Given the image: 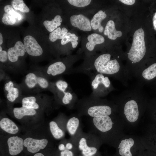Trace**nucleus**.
I'll return each mask as SVG.
<instances>
[{
	"label": "nucleus",
	"mask_w": 156,
	"mask_h": 156,
	"mask_svg": "<svg viewBox=\"0 0 156 156\" xmlns=\"http://www.w3.org/2000/svg\"><path fill=\"white\" fill-rule=\"evenodd\" d=\"M7 144L10 154L13 156L20 153L23 150L24 141L17 136H12L8 140Z\"/></svg>",
	"instance_id": "15"
},
{
	"label": "nucleus",
	"mask_w": 156,
	"mask_h": 156,
	"mask_svg": "<svg viewBox=\"0 0 156 156\" xmlns=\"http://www.w3.org/2000/svg\"><path fill=\"white\" fill-rule=\"evenodd\" d=\"M62 19L60 16L56 15L51 21L45 20L43 24L46 29L49 32H52L60 26Z\"/></svg>",
	"instance_id": "23"
},
{
	"label": "nucleus",
	"mask_w": 156,
	"mask_h": 156,
	"mask_svg": "<svg viewBox=\"0 0 156 156\" xmlns=\"http://www.w3.org/2000/svg\"><path fill=\"white\" fill-rule=\"evenodd\" d=\"M0 126L2 129L10 134H16L19 130L16 124L7 118H3L1 120Z\"/></svg>",
	"instance_id": "20"
},
{
	"label": "nucleus",
	"mask_w": 156,
	"mask_h": 156,
	"mask_svg": "<svg viewBox=\"0 0 156 156\" xmlns=\"http://www.w3.org/2000/svg\"><path fill=\"white\" fill-rule=\"evenodd\" d=\"M4 85L3 90L7 100L13 102L21 96L22 91L20 85L10 79H7Z\"/></svg>",
	"instance_id": "8"
},
{
	"label": "nucleus",
	"mask_w": 156,
	"mask_h": 156,
	"mask_svg": "<svg viewBox=\"0 0 156 156\" xmlns=\"http://www.w3.org/2000/svg\"><path fill=\"white\" fill-rule=\"evenodd\" d=\"M78 38L75 34H72L68 32L63 38L62 39L61 43L62 45H65L70 42H72L75 41H77Z\"/></svg>",
	"instance_id": "30"
},
{
	"label": "nucleus",
	"mask_w": 156,
	"mask_h": 156,
	"mask_svg": "<svg viewBox=\"0 0 156 156\" xmlns=\"http://www.w3.org/2000/svg\"><path fill=\"white\" fill-rule=\"evenodd\" d=\"M134 144V141L132 138L122 140L118 147L119 155L120 156H132L131 149Z\"/></svg>",
	"instance_id": "17"
},
{
	"label": "nucleus",
	"mask_w": 156,
	"mask_h": 156,
	"mask_svg": "<svg viewBox=\"0 0 156 156\" xmlns=\"http://www.w3.org/2000/svg\"><path fill=\"white\" fill-rule=\"evenodd\" d=\"M153 22L154 29L156 31V12H155L153 17Z\"/></svg>",
	"instance_id": "37"
},
{
	"label": "nucleus",
	"mask_w": 156,
	"mask_h": 156,
	"mask_svg": "<svg viewBox=\"0 0 156 156\" xmlns=\"http://www.w3.org/2000/svg\"><path fill=\"white\" fill-rule=\"evenodd\" d=\"M13 112L14 116L18 119H21L24 116H33L36 113L35 109L22 107H15L13 109Z\"/></svg>",
	"instance_id": "22"
},
{
	"label": "nucleus",
	"mask_w": 156,
	"mask_h": 156,
	"mask_svg": "<svg viewBox=\"0 0 156 156\" xmlns=\"http://www.w3.org/2000/svg\"><path fill=\"white\" fill-rule=\"evenodd\" d=\"M3 43V37L2 34L0 33V45H1Z\"/></svg>",
	"instance_id": "40"
},
{
	"label": "nucleus",
	"mask_w": 156,
	"mask_h": 156,
	"mask_svg": "<svg viewBox=\"0 0 156 156\" xmlns=\"http://www.w3.org/2000/svg\"><path fill=\"white\" fill-rule=\"evenodd\" d=\"M75 107L77 114L80 116H86L92 118L99 116H110L112 112L110 106L102 104L98 98L90 96L78 100Z\"/></svg>",
	"instance_id": "2"
},
{
	"label": "nucleus",
	"mask_w": 156,
	"mask_h": 156,
	"mask_svg": "<svg viewBox=\"0 0 156 156\" xmlns=\"http://www.w3.org/2000/svg\"><path fill=\"white\" fill-rule=\"evenodd\" d=\"M120 1L124 4L128 5H131L133 4L135 2V0H120Z\"/></svg>",
	"instance_id": "36"
},
{
	"label": "nucleus",
	"mask_w": 156,
	"mask_h": 156,
	"mask_svg": "<svg viewBox=\"0 0 156 156\" xmlns=\"http://www.w3.org/2000/svg\"><path fill=\"white\" fill-rule=\"evenodd\" d=\"M57 100L60 101L63 105L70 109L75 107L78 100L77 95L70 88L61 94Z\"/></svg>",
	"instance_id": "16"
},
{
	"label": "nucleus",
	"mask_w": 156,
	"mask_h": 156,
	"mask_svg": "<svg viewBox=\"0 0 156 156\" xmlns=\"http://www.w3.org/2000/svg\"><path fill=\"white\" fill-rule=\"evenodd\" d=\"M87 39L88 42L86 43V47L90 51L94 50L96 45L102 43L105 41V39L102 36L96 33L89 35L87 37Z\"/></svg>",
	"instance_id": "21"
},
{
	"label": "nucleus",
	"mask_w": 156,
	"mask_h": 156,
	"mask_svg": "<svg viewBox=\"0 0 156 156\" xmlns=\"http://www.w3.org/2000/svg\"><path fill=\"white\" fill-rule=\"evenodd\" d=\"M67 29L65 27L62 29L59 27L51 32L49 35V39L52 42H54L57 40L62 39L68 33Z\"/></svg>",
	"instance_id": "24"
},
{
	"label": "nucleus",
	"mask_w": 156,
	"mask_h": 156,
	"mask_svg": "<svg viewBox=\"0 0 156 156\" xmlns=\"http://www.w3.org/2000/svg\"><path fill=\"white\" fill-rule=\"evenodd\" d=\"M60 154V156H75L76 153L73 151L66 149L61 151Z\"/></svg>",
	"instance_id": "35"
},
{
	"label": "nucleus",
	"mask_w": 156,
	"mask_h": 156,
	"mask_svg": "<svg viewBox=\"0 0 156 156\" xmlns=\"http://www.w3.org/2000/svg\"><path fill=\"white\" fill-rule=\"evenodd\" d=\"M57 91V99L60 95L66 91L70 88L68 83L66 81L62 79H59L54 82Z\"/></svg>",
	"instance_id": "26"
},
{
	"label": "nucleus",
	"mask_w": 156,
	"mask_h": 156,
	"mask_svg": "<svg viewBox=\"0 0 156 156\" xmlns=\"http://www.w3.org/2000/svg\"><path fill=\"white\" fill-rule=\"evenodd\" d=\"M48 143V141L46 139H37L29 137L24 141V146L27 148L29 152L32 153H37L44 149Z\"/></svg>",
	"instance_id": "11"
},
{
	"label": "nucleus",
	"mask_w": 156,
	"mask_h": 156,
	"mask_svg": "<svg viewBox=\"0 0 156 156\" xmlns=\"http://www.w3.org/2000/svg\"><path fill=\"white\" fill-rule=\"evenodd\" d=\"M80 117L77 114L70 116L66 123V129L71 137L75 136L81 129Z\"/></svg>",
	"instance_id": "14"
},
{
	"label": "nucleus",
	"mask_w": 156,
	"mask_h": 156,
	"mask_svg": "<svg viewBox=\"0 0 156 156\" xmlns=\"http://www.w3.org/2000/svg\"><path fill=\"white\" fill-rule=\"evenodd\" d=\"M49 125L50 131L55 138L59 139L64 136V131L59 127L55 122L53 121H51Z\"/></svg>",
	"instance_id": "25"
},
{
	"label": "nucleus",
	"mask_w": 156,
	"mask_h": 156,
	"mask_svg": "<svg viewBox=\"0 0 156 156\" xmlns=\"http://www.w3.org/2000/svg\"><path fill=\"white\" fill-rule=\"evenodd\" d=\"M70 140L74 144L77 153H80V155H93L98 152L100 140L94 133H84L81 129Z\"/></svg>",
	"instance_id": "3"
},
{
	"label": "nucleus",
	"mask_w": 156,
	"mask_h": 156,
	"mask_svg": "<svg viewBox=\"0 0 156 156\" xmlns=\"http://www.w3.org/2000/svg\"><path fill=\"white\" fill-rule=\"evenodd\" d=\"M77 156H99V154L98 152L96 154L93 155H79Z\"/></svg>",
	"instance_id": "41"
},
{
	"label": "nucleus",
	"mask_w": 156,
	"mask_h": 156,
	"mask_svg": "<svg viewBox=\"0 0 156 156\" xmlns=\"http://www.w3.org/2000/svg\"><path fill=\"white\" fill-rule=\"evenodd\" d=\"M142 75L147 80H151L156 77V63L153 64L144 70Z\"/></svg>",
	"instance_id": "27"
},
{
	"label": "nucleus",
	"mask_w": 156,
	"mask_h": 156,
	"mask_svg": "<svg viewBox=\"0 0 156 156\" xmlns=\"http://www.w3.org/2000/svg\"><path fill=\"white\" fill-rule=\"evenodd\" d=\"M17 20L16 17L14 15L5 13L2 18L3 23L8 25H12L15 23Z\"/></svg>",
	"instance_id": "29"
},
{
	"label": "nucleus",
	"mask_w": 156,
	"mask_h": 156,
	"mask_svg": "<svg viewBox=\"0 0 156 156\" xmlns=\"http://www.w3.org/2000/svg\"><path fill=\"white\" fill-rule=\"evenodd\" d=\"M22 107L34 109H37L39 108V105L37 102L22 103Z\"/></svg>",
	"instance_id": "33"
},
{
	"label": "nucleus",
	"mask_w": 156,
	"mask_h": 156,
	"mask_svg": "<svg viewBox=\"0 0 156 156\" xmlns=\"http://www.w3.org/2000/svg\"><path fill=\"white\" fill-rule=\"evenodd\" d=\"M4 10L5 13L15 16L18 21H20L22 19V16L19 13L15 11L13 8L12 5H7L5 6Z\"/></svg>",
	"instance_id": "32"
},
{
	"label": "nucleus",
	"mask_w": 156,
	"mask_h": 156,
	"mask_svg": "<svg viewBox=\"0 0 156 156\" xmlns=\"http://www.w3.org/2000/svg\"><path fill=\"white\" fill-rule=\"evenodd\" d=\"M92 118L93 133L95 134L107 133L113 128L114 123L109 116H97Z\"/></svg>",
	"instance_id": "7"
},
{
	"label": "nucleus",
	"mask_w": 156,
	"mask_h": 156,
	"mask_svg": "<svg viewBox=\"0 0 156 156\" xmlns=\"http://www.w3.org/2000/svg\"><path fill=\"white\" fill-rule=\"evenodd\" d=\"M71 25L79 29L84 31H90L92 30L90 20L83 14L74 15L70 18Z\"/></svg>",
	"instance_id": "12"
},
{
	"label": "nucleus",
	"mask_w": 156,
	"mask_h": 156,
	"mask_svg": "<svg viewBox=\"0 0 156 156\" xmlns=\"http://www.w3.org/2000/svg\"><path fill=\"white\" fill-rule=\"evenodd\" d=\"M11 4L13 8L16 10L25 13L29 11V8L23 0H13L11 2Z\"/></svg>",
	"instance_id": "28"
},
{
	"label": "nucleus",
	"mask_w": 156,
	"mask_h": 156,
	"mask_svg": "<svg viewBox=\"0 0 156 156\" xmlns=\"http://www.w3.org/2000/svg\"><path fill=\"white\" fill-rule=\"evenodd\" d=\"M72 44V47L73 48H75L76 47L78 44L77 41H75L71 43Z\"/></svg>",
	"instance_id": "39"
},
{
	"label": "nucleus",
	"mask_w": 156,
	"mask_h": 156,
	"mask_svg": "<svg viewBox=\"0 0 156 156\" xmlns=\"http://www.w3.org/2000/svg\"><path fill=\"white\" fill-rule=\"evenodd\" d=\"M124 114L130 122H134L137 120L139 117V111L138 105L135 101L131 100L126 103L124 107Z\"/></svg>",
	"instance_id": "13"
},
{
	"label": "nucleus",
	"mask_w": 156,
	"mask_h": 156,
	"mask_svg": "<svg viewBox=\"0 0 156 156\" xmlns=\"http://www.w3.org/2000/svg\"><path fill=\"white\" fill-rule=\"evenodd\" d=\"M132 63H134V62H132Z\"/></svg>",
	"instance_id": "44"
},
{
	"label": "nucleus",
	"mask_w": 156,
	"mask_h": 156,
	"mask_svg": "<svg viewBox=\"0 0 156 156\" xmlns=\"http://www.w3.org/2000/svg\"><path fill=\"white\" fill-rule=\"evenodd\" d=\"M8 61L14 64L17 62L19 57L24 56L26 52L24 44L21 41L16 42L14 47L7 51Z\"/></svg>",
	"instance_id": "10"
},
{
	"label": "nucleus",
	"mask_w": 156,
	"mask_h": 156,
	"mask_svg": "<svg viewBox=\"0 0 156 156\" xmlns=\"http://www.w3.org/2000/svg\"><path fill=\"white\" fill-rule=\"evenodd\" d=\"M90 79V83L92 92L90 96L95 98L102 94L105 90L109 89L111 83L109 78L101 73H92L88 75Z\"/></svg>",
	"instance_id": "5"
},
{
	"label": "nucleus",
	"mask_w": 156,
	"mask_h": 156,
	"mask_svg": "<svg viewBox=\"0 0 156 156\" xmlns=\"http://www.w3.org/2000/svg\"><path fill=\"white\" fill-rule=\"evenodd\" d=\"M59 149L61 151H63L65 150V145L63 143L60 144L58 146Z\"/></svg>",
	"instance_id": "38"
},
{
	"label": "nucleus",
	"mask_w": 156,
	"mask_h": 156,
	"mask_svg": "<svg viewBox=\"0 0 156 156\" xmlns=\"http://www.w3.org/2000/svg\"><path fill=\"white\" fill-rule=\"evenodd\" d=\"M71 5L78 7H83L88 5L91 3V0H68Z\"/></svg>",
	"instance_id": "31"
},
{
	"label": "nucleus",
	"mask_w": 156,
	"mask_h": 156,
	"mask_svg": "<svg viewBox=\"0 0 156 156\" xmlns=\"http://www.w3.org/2000/svg\"><path fill=\"white\" fill-rule=\"evenodd\" d=\"M25 49L28 54L32 57H40L43 53V50L36 40L30 35L26 36L23 39Z\"/></svg>",
	"instance_id": "9"
},
{
	"label": "nucleus",
	"mask_w": 156,
	"mask_h": 156,
	"mask_svg": "<svg viewBox=\"0 0 156 156\" xmlns=\"http://www.w3.org/2000/svg\"><path fill=\"white\" fill-rule=\"evenodd\" d=\"M145 34L142 28L134 32L131 48L129 52V59L134 63L139 62L144 57L146 49L144 40Z\"/></svg>",
	"instance_id": "4"
},
{
	"label": "nucleus",
	"mask_w": 156,
	"mask_h": 156,
	"mask_svg": "<svg viewBox=\"0 0 156 156\" xmlns=\"http://www.w3.org/2000/svg\"><path fill=\"white\" fill-rule=\"evenodd\" d=\"M2 51V49L1 46H0V51Z\"/></svg>",
	"instance_id": "43"
},
{
	"label": "nucleus",
	"mask_w": 156,
	"mask_h": 156,
	"mask_svg": "<svg viewBox=\"0 0 156 156\" xmlns=\"http://www.w3.org/2000/svg\"><path fill=\"white\" fill-rule=\"evenodd\" d=\"M103 33L104 35L107 36L108 38L112 40H115L117 37H120L122 34L121 31L116 30L115 23L112 20H109L107 23Z\"/></svg>",
	"instance_id": "19"
},
{
	"label": "nucleus",
	"mask_w": 156,
	"mask_h": 156,
	"mask_svg": "<svg viewBox=\"0 0 156 156\" xmlns=\"http://www.w3.org/2000/svg\"><path fill=\"white\" fill-rule=\"evenodd\" d=\"M34 156H44L43 154L40 153H37L35 154Z\"/></svg>",
	"instance_id": "42"
},
{
	"label": "nucleus",
	"mask_w": 156,
	"mask_h": 156,
	"mask_svg": "<svg viewBox=\"0 0 156 156\" xmlns=\"http://www.w3.org/2000/svg\"><path fill=\"white\" fill-rule=\"evenodd\" d=\"M107 16L105 12L102 10L99 11L95 14L90 21L92 28L94 30L98 29L99 32L101 33L104 30L103 27L101 25L102 21Z\"/></svg>",
	"instance_id": "18"
},
{
	"label": "nucleus",
	"mask_w": 156,
	"mask_h": 156,
	"mask_svg": "<svg viewBox=\"0 0 156 156\" xmlns=\"http://www.w3.org/2000/svg\"><path fill=\"white\" fill-rule=\"evenodd\" d=\"M20 86L22 92L38 93L48 90L53 93L55 98L57 95V91L54 82L50 81L40 70L28 72Z\"/></svg>",
	"instance_id": "1"
},
{
	"label": "nucleus",
	"mask_w": 156,
	"mask_h": 156,
	"mask_svg": "<svg viewBox=\"0 0 156 156\" xmlns=\"http://www.w3.org/2000/svg\"><path fill=\"white\" fill-rule=\"evenodd\" d=\"M8 60L7 51L2 50L0 51V61L2 63H6Z\"/></svg>",
	"instance_id": "34"
},
{
	"label": "nucleus",
	"mask_w": 156,
	"mask_h": 156,
	"mask_svg": "<svg viewBox=\"0 0 156 156\" xmlns=\"http://www.w3.org/2000/svg\"><path fill=\"white\" fill-rule=\"evenodd\" d=\"M72 62H65L57 61L51 64L44 70L40 71L49 79L57 77L62 75L66 74L71 68Z\"/></svg>",
	"instance_id": "6"
}]
</instances>
